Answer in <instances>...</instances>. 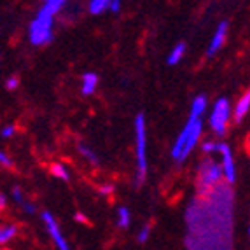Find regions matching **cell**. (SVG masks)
<instances>
[{
    "label": "cell",
    "instance_id": "1",
    "mask_svg": "<svg viewBox=\"0 0 250 250\" xmlns=\"http://www.w3.org/2000/svg\"><path fill=\"white\" fill-rule=\"evenodd\" d=\"M51 25H53V14H47L44 11H39L37 18L30 25V41L35 46L47 44L53 39L51 34Z\"/></svg>",
    "mask_w": 250,
    "mask_h": 250
},
{
    "label": "cell",
    "instance_id": "2",
    "mask_svg": "<svg viewBox=\"0 0 250 250\" xmlns=\"http://www.w3.org/2000/svg\"><path fill=\"white\" fill-rule=\"evenodd\" d=\"M135 138H137V163H138V182H144L147 173V158H146V119L138 114L135 119Z\"/></svg>",
    "mask_w": 250,
    "mask_h": 250
},
{
    "label": "cell",
    "instance_id": "3",
    "mask_svg": "<svg viewBox=\"0 0 250 250\" xmlns=\"http://www.w3.org/2000/svg\"><path fill=\"white\" fill-rule=\"evenodd\" d=\"M231 116V107L229 102L226 98H221L217 102L215 107L212 110V116H210V125H212L213 131H215L219 137H222L226 131V125H228V119Z\"/></svg>",
    "mask_w": 250,
    "mask_h": 250
},
{
    "label": "cell",
    "instance_id": "4",
    "mask_svg": "<svg viewBox=\"0 0 250 250\" xmlns=\"http://www.w3.org/2000/svg\"><path fill=\"white\" fill-rule=\"evenodd\" d=\"M196 119H200V117L189 116L188 125H186V126L182 128V131H180L179 138H177L175 146H173V149H171V156H173V158H175L177 161H182V150H184V147H186V142H188V138H189V135H191L192 126H194Z\"/></svg>",
    "mask_w": 250,
    "mask_h": 250
},
{
    "label": "cell",
    "instance_id": "5",
    "mask_svg": "<svg viewBox=\"0 0 250 250\" xmlns=\"http://www.w3.org/2000/svg\"><path fill=\"white\" fill-rule=\"evenodd\" d=\"M42 221L46 222L47 231H49L51 238H53V242L56 243V247H58L60 250H68V243L65 242V238H63L62 233H60L58 224H56V221H54V217L51 215L49 212H44L42 213Z\"/></svg>",
    "mask_w": 250,
    "mask_h": 250
},
{
    "label": "cell",
    "instance_id": "6",
    "mask_svg": "<svg viewBox=\"0 0 250 250\" xmlns=\"http://www.w3.org/2000/svg\"><path fill=\"white\" fill-rule=\"evenodd\" d=\"M219 152L222 154V168H224V175L228 179V182L233 184L236 179V171H234V161L233 154H231V149L228 144H219Z\"/></svg>",
    "mask_w": 250,
    "mask_h": 250
},
{
    "label": "cell",
    "instance_id": "7",
    "mask_svg": "<svg viewBox=\"0 0 250 250\" xmlns=\"http://www.w3.org/2000/svg\"><path fill=\"white\" fill-rule=\"evenodd\" d=\"M226 34H228V21H221V25L217 26L215 35H213L212 42H210L208 49H207V56H210V58H212L213 54L221 49L222 44H224V41H226Z\"/></svg>",
    "mask_w": 250,
    "mask_h": 250
},
{
    "label": "cell",
    "instance_id": "8",
    "mask_svg": "<svg viewBox=\"0 0 250 250\" xmlns=\"http://www.w3.org/2000/svg\"><path fill=\"white\" fill-rule=\"evenodd\" d=\"M200 135H201V119H196V123H194V126H192L191 135H189V138H188V142H186V147H184V150H182V159L188 158L189 152L194 149Z\"/></svg>",
    "mask_w": 250,
    "mask_h": 250
},
{
    "label": "cell",
    "instance_id": "9",
    "mask_svg": "<svg viewBox=\"0 0 250 250\" xmlns=\"http://www.w3.org/2000/svg\"><path fill=\"white\" fill-rule=\"evenodd\" d=\"M224 173V168H221L219 165H213V163H210L208 168L203 171V177H201V182L207 184V186H210V184L217 182V180L221 179V175Z\"/></svg>",
    "mask_w": 250,
    "mask_h": 250
},
{
    "label": "cell",
    "instance_id": "10",
    "mask_svg": "<svg viewBox=\"0 0 250 250\" xmlns=\"http://www.w3.org/2000/svg\"><path fill=\"white\" fill-rule=\"evenodd\" d=\"M249 108H250V89L242 96V100L236 104V108H234V121L240 123L243 117L249 114Z\"/></svg>",
    "mask_w": 250,
    "mask_h": 250
},
{
    "label": "cell",
    "instance_id": "11",
    "mask_svg": "<svg viewBox=\"0 0 250 250\" xmlns=\"http://www.w3.org/2000/svg\"><path fill=\"white\" fill-rule=\"evenodd\" d=\"M96 84H98V75L91 74V72L84 74L83 75V86H81L83 95H91V93H95Z\"/></svg>",
    "mask_w": 250,
    "mask_h": 250
},
{
    "label": "cell",
    "instance_id": "12",
    "mask_svg": "<svg viewBox=\"0 0 250 250\" xmlns=\"http://www.w3.org/2000/svg\"><path fill=\"white\" fill-rule=\"evenodd\" d=\"M205 108H207V96L200 95L196 100H192V105H191V116L194 117H200L201 114L205 112Z\"/></svg>",
    "mask_w": 250,
    "mask_h": 250
},
{
    "label": "cell",
    "instance_id": "13",
    "mask_svg": "<svg viewBox=\"0 0 250 250\" xmlns=\"http://www.w3.org/2000/svg\"><path fill=\"white\" fill-rule=\"evenodd\" d=\"M184 53H186V44H177L175 47H173V51L170 53V56H168V65H177V63L182 60Z\"/></svg>",
    "mask_w": 250,
    "mask_h": 250
},
{
    "label": "cell",
    "instance_id": "14",
    "mask_svg": "<svg viewBox=\"0 0 250 250\" xmlns=\"http://www.w3.org/2000/svg\"><path fill=\"white\" fill-rule=\"evenodd\" d=\"M110 2L112 0H91V4H89V13L91 14H102L105 9L110 7Z\"/></svg>",
    "mask_w": 250,
    "mask_h": 250
},
{
    "label": "cell",
    "instance_id": "15",
    "mask_svg": "<svg viewBox=\"0 0 250 250\" xmlns=\"http://www.w3.org/2000/svg\"><path fill=\"white\" fill-rule=\"evenodd\" d=\"M14 234H16V226H5V228H2V231H0V243H7L9 240H13Z\"/></svg>",
    "mask_w": 250,
    "mask_h": 250
},
{
    "label": "cell",
    "instance_id": "16",
    "mask_svg": "<svg viewBox=\"0 0 250 250\" xmlns=\"http://www.w3.org/2000/svg\"><path fill=\"white\" fill-rule=\"evenodd\" d=\"M51 173H53L54 177L62 179V180H68V179H70V173H68V170L63 167V165H53V167H51Z\"/></svg>",
    "mask_w": 250,
    "mask_h": 250
},
{
    "label": "cell",
    "instance_id": "17",
    "mask_svg": "<svg viewBox=\"0 0 250 250\" xmlns=\"http://www.w3.org/2000/svg\"><path fill=\"white\" fill-rule=\"evenodd\" d=\"M117 226L119 228H128L129 226V210L121 207L119 212H117Z\"/></svg>",
    "mask_w": 250,
    "mask_h": 250
},
{
    "label": "cell",
    "instance_id": "18",
    "mask_svg": "<svg viewBox=\"0 0 250 250\" xmlns=\"http://www.w3.org/2000/svg\"><path fill=\"white\" fill-rule=\"evenodd\" d=\"M77 149H79V152L84 156V158L88 159L89 163H93V165H96V163H98V158H96V154L93 152L91 149H88V147L83 146V144H79V147H77Z\"/></svg>",
    "mask_w": 250,
    "mask_h": 250
},
{
    "label": "cell",
    "instance_id": "19",
    "mask_svg": "<svg viewBox=\"0 0 250 250\" xmlns=\"http://www.w3.org/2000/svg\"><path fill=\"white\" fill-rule=\"evenodd\" d=\"M149 234H150V226H144L140 233H138V242L140 243H146L149 240Z\"/></svg>",
    "mask_w": 250,
    "mask_h": 250
},
{
    "label": "cell",
    "instance_id": "20",
    "mask_svg": "<svg viewBox=\"0 0 250 250\" xmlns=\"http://www.w3.org/2000/svg\"><path fill=\"white\" fill-rule=\"evenodd\" d=\"M14 131H16V128H14V126L11 125V126H5V128H2L0 135H2V138H9V137H13Z\"/></svg>",
    "mask_w": 250,
    "mask_h": 250
},
{
    "label": "cell",
    "instance_id": "21",
    "mask_svg": "<svg viewBox=\"0 0 250 250\" xmlns=\"http://www.w3.org/2000/svg\"><path fill=\"white\" fill-rule=\"evenodd\" d=\"M18 84H20V81H18V77H9L7 83H5V88L7 89H16Z\"/></svg>",
    "mask_w": 250,
    "mask_h": 250
},
{
    "label": "cell",
    "instance_id": "22",
    "mask_svg": "<svg viewBox=\"0 0 250 250\" xmlns=\"http://www.w3.org/2000/svg\"><path fill=\"white\" fill-rule=\"evenodd\" d=\"M13 198H14V201H16V203H20V205L25 203V200H23V194H21V191L18 188L13 189Z\"/></svg>",
    "mask_w": 250,
    "mask_h": 250
},
{
    "label": "cell",
    "instance_id": "23",
    "mask_svg": "<svg viewBox=\"0 0 250 250\" xmlns=\"http://www.w3.org/2000/svg\"><path fill=\"white\" fill-rule=\"evenodd\" d=\"M219 149V144H213V142H205L203 144V150L205 152H213V150Z\"/></svg>",
    "mask_w": 250,
    "mask_h": 250
},
{
    "label": "cell",
    "instance_id": "24",
    "mask_svg": "<svg viewBox=\"0 0 250 250\" xmlns=\"http://www.w3.org/2000/svg\"><path fill=\"white\" fill-rule=\"evenodd\" d=\"M110 11H112V13H119V11H121V0H112V2H110Z\"/></svg>",
    "mask_w": 250,
    "mask_h": 250
},
{
    "label": "cell",
    "instance_id": "25",
    "mask_svg": "<svg viewBox=\"0 0 250 250\" xmlns=\"http://www.w3.org/2000/svg\"><path fill=\"white\" fill-rule=\"evenodd\" d=\"M0 163H2L4 167H13V161L7 158V154H5V152H0Z\"/></svg>",
    "mask_w": 250,
    "mask_h": 250
},
{
    "label": "cell",
    "instance_id": "26",
    "mask_svg": "<svg viewBox=\"0 0 250 250\" xmlns=\"http://www.w3.org/2000/svg\"><path fill=\"white\" fill-rule=\"evenodd\" d=\"M112 191H114V186H110V184H107V186H102V188H100L102 196H107V194H110Z\"/></svg>",
    "mask_w": 250,
    "mask_h": 250
},
{
    "label": "cell",
    "instance_id": "27",
    "mask_svg": "<svg viewBox=\"0 0 250 250\" xmlns=\"http://www.w3.org/2000/svg\"><path fill=\"white\" fill-rule=\"evenodd\" d=\"M21 207H23V210H25V212H28V213H35V207L32 203H28V201H25V203L21 205Z\"/></svg>",
    "mask_w": 250,
    "mask_h": 250
},
{
    "label": "cell",
    "instance_id": "28",
    "mask_svg": "<svg viewBox=\"0 0 250 250\" xmlns=\"http://www.w3.org/2000/svg\"><path fill=\"white\" fill-rule=\"evenodd\" d=\"M75 221H77V222H84L86 219H84L83 213H75Z\"/></svg>",
    "mask_w": 250,
    "mask_h": 250
},
{
    "label": "cell",
    "instance_id": "29",
    "mask_svg": "<svg viewBox=\"0 0 250 250\" xmlns=\"http://www.w3.org/2000/svg\"><path fill=\"white\" fill-rule=\"evenodd\" d=\"M0 207H2V208L5 207V194H2V196H0Z\"/></svg>",
    "mask_w": 250,
    "mask_h": 250
},
{
    "label": "cell",
    "instance_id": "30",
    "mask_svg": "<svg viewBox=\"0 0 250 250\" xmlns=\"http://www.w3.org/2000/svg\"><path fill=\"white\" fill-rule=\"evenodd\" d=\"M44 2H56V4H62L63 5V2H65V0H44Z\"/></svg>",
    "mask_w": 250,
    "mask_h": 250
},
{
    "label": "cell",
    "instance_id": "31",
    "mask_svg": "<svg viewBox=\"0 0 250 250\" xmlns=\"http://www.w3.org/2000/svg\"><path fill=\"white\" fill-rule=\"evenodd\" d=\"M249 236H250V226H249Z\"/></svg>",
    "mask_w": 250,
    "mask_h": 250
}]
</instances>
